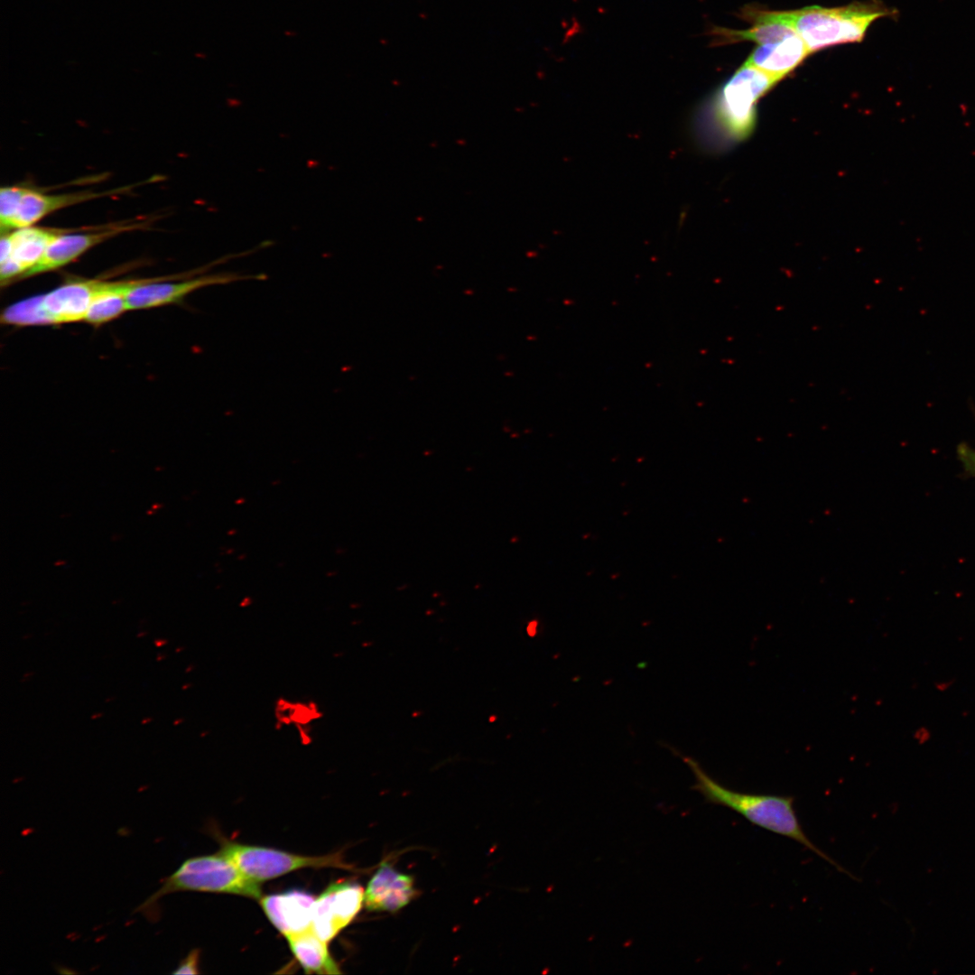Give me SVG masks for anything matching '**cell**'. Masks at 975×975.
Segmentation results:
<instances>
[{
    "mask_svg": "<svg viewBox=\"0 0 975 975\" xmlns=\"http://www.w3.org/2000/svg\"><path fill=\"white\" fill-rule=\"evenodd\" d=\"M179 891L228 893L258 900L262 896L260 882L248 878L235 863L218 852L185 859L172 874L162 880L161 887L135 912L154 923L160 916L159 900Z\"/></svg>",
    "mask_w": 975,
    "mask_h": 975,
    "instance_id": "4",
    "label": "cell"
},
{
    "mask_svg": "<svg viewBox=\"0 0 975 975\" xmlns=\"http://www.w3.org/2000/svg\"><path fill=\"white\" fill-rule=\"evenodd\" d=\"M24 190L25 187L21 186H7L1 188L0 224L2 233L6 232L9 223L18 209Z\"/></svg>",
    "mask_w": 975,
    "mask_h": 975,
    "instance_id": "17",
    "label": "cell"
},
{
    "mask_svg": "<svg viewBox=\"0 0 975 975\" xmlns=\"http://www.w3.org/2000/svg\"><path fill=\"white\" fill-rule=\"evenodd\" d=\"M781 14L809 51L814 52L837 44L861 42L874 21L896 16V10L879 0H869L840 7L807 6Z\"/></svg>",
    "mask_w": 975,
    "mask_h": 975,
    "instance_id": "3",
    "label": "cell"
},
{
    "mask_svg": "<svg viewBox=\"0 0 975 975\" xmlns=\"http://www.w3.org/2000/svg\"><path fill=\"white\" fill-rule=\"evenodd\" d=\"M810 53L802 38L795 33L775 42L759 44L744 64L757 68L779 81Z\"/></svg>",
    "mask_w": 975,
    "mask_h": 975,
    "instance_id": "13",
    "label": "cell"
},
{
    "mask_svg": "<svg viewBox=\"0 0 975 975\" xmlns=\"http://www.w3.org/2000/svg\"><path fill=\"white\" fill-rule=\"evenodd\" d=\"M290 950L305 973L339 974V966L330 955L327 942L311 928L285 937Z\"/></svg>",
    "mask_w": 975,
    "mask_h": 975,
    "instance_id": "16",
    "label": "cell"
},
{
    "mask_svg": "<svg viewBox=\"0 0 975 975\" xmlns=\"http://www.w3.org/2000/svg\"><path fill=\"white\" fill-rule=\"evenodd\" d=\"M155 279L104 281L103 285L94 297L84 320L91 325L98 326L119 317L125 311H128L126 302L128 292L134 287Z\"/></svg>",
    "mask_w": 975,
    "mask_h": 975,
    "instance_id": "15",
    "label": "cell"
},
{
    "mask_svg": "<svg viewBox=\"0 0 975 975\" xmlns=\"http://www.w3.org/2000/svg\"><path fill=\"white\" fill-rule=\"evenodd\" d=\"M417 894L411 875L382 862L368 882L364 904L367 911L395 913L407 905Z\"/></svg>",
    "mask_w": 975,
    "mask_h": 975,
    "instance_id": "11",
    "label": "cell"
},
{
    "mask_svg": "<svg viewBox=\"0 0 975 975\" xmlns=\"http://www.w3.org/2000/svg\"><path fill=\"white\" fill-rule=\"evenodd\" d=\"M776 82L767 73L743 64L698 116V135L701 137L716 132L721 138L735 142L748 137L756 124L758 99Z\"/></svg>",
    "mask_w": 975,
    "mask_h": 975,
    "instance_id": "2",
    "label": "cell"
},
{
    "mask_svg": "<svg viewBox=\"0 0 975 975\" xmlns=\"http://www.w3.org/2000/svg\"><path fill=\"white\" fill-rule=\"evenodd\" d=\"M138 225H118L98 232L86 234H59L48 246L42 257L22 278H28L59 269L76 260L91 247ZM21 278V279H22Z\"/></svg>",
    "mask_w": 975,
    "mask_h": 975,
    "instance_id": "10",
    "label": "cell"
},
{
    "mask_svg": "<svg viewBox=\"0 0 975 975\" xmlns=\"http://www.w3.org/2000/svg\"><path fill=\"white\" fill-rule=\"evenodd\" d=\"M103 283L95 279L65 283L47 293L8 306L5 320L14 326L59 325L84 320Z\"/></svg>",
    "mask_w": 975,
    "mask_h": 975,
    "instance_id": "5",
    "label": "cell"
},
{
    "mask_svg": "<svg viewBox=\"0 0 975 975\" xmlns=\"http://www.w3.org/2000/svg\"><path fill=\"white\" fill-rule=\"evenodd\" d=\"M200 956V949H197V948L192 949L187 954V956L179 962V965L177 966L176 970H173L172 973V974H198V973H200V970H199Z\"/></svg>",
    "mask_w": 975,
    "mask_h": 975,
    "instance_id": "18",
    "label": "cell"
},
{
    "mask_svg": "<svg viewBox=\"0 0 975 975\" xmlns=\"http://www.w3.org/2000/svg\"><path fill=\"white\" fill-rule=\"evenodd\" d=\"M218 853L235 863L248 878L263 882L304 868L351 869L341 852L303 856L276 849L223 842Z\"/></svg>",
    "mask_w": 975,
    "mask_h": 975,
    "instance_id": "6",
    "label": "cell"
},
{
    "mask_svg": "<svg viewBox=\"0 0 975 975\" xmlns=\"http://www.w3.org/2000/svg\"><path fill=\"white\" fill-rule=\"evenodd\" d=\"M957 456L965 471L975 477V450L962 442L957 447Z\"/></svg>",
    "mask_w": 975,
    "mask_h": 975,
    "instance_id": "19",
    "label": "cell"
},
{
    "mask_svg": "<svg viewBox=\"0 0 975 975\" xmlns=\"http://www.w3.org/2000/svg\"><path fill=\"white\" fill-rule=\"evenodd\" d=\"M109 192L78 191L65 194H44L25 188L18 209L10 221L6 232L32 226L56 210L107 195Z\"/></svg>",
    "mask_w": 975,
    "mask_h": 975,
    "instance_id": "14",
    "label": "cell"
},
{
    "mask_svg": "<svg viewBox=\"0 0 975 975\" xmlns=\"http://www.w3.org/2000/svg\"><path fill=\"white\" fill-rule=\"evenodd\" d=\"M365 891L354 881H336L316 897L311 929L323 941L333 940L359 913Z\"/></svg>",
    "mask_w": 975,
    "mask_h": 975,
    "instance_id": "7",
    "label": "cell"
},
{
    "mask_svg": "<svg viewBox=\"0 0 975 975\" xmlns=\"http://www.w3.org/2000/svg\"><path fill=\"white\" fill-rule=\"evenodd\" d=\"M316 897L302 889L262 896L259 904L272 924L285 937L311 928Z\"/></svg>",
    "mask_w": 975,
    "mask_h": 975,
    "instance_id": "9",
    "label": "cell"
},
{
    "mask_svg": "<svg viewBox=\"0 0 975 975\" xmlns=\"http://www.w3.org/2000/svg\"><path fill=\"white\" fill-rule=\"evenodd\" d=\"M61 232L38 227H25L9 232L10 257L0 264L2 285L14 282L31 270L42 257L50 243Z\"/></svg>",
    "mask_w": 975,
    "mask_h": 975,
    "instance_id": "12",
    "label": "cell"
},
{
    "mask_svg": "<svg viewBox=\"0 0 975 975\" xmlns=\"http://www.w3.org/2000/svg\"><path fill=\"white\" fill-rule=\"evenodd\" d=\"M681 757L694 775L695 784L692 789L702 794L708 803L729 808L754 825L799 842L833 865L839 871L850 875L805 834L797 818L793 796L733 791L710 776L692 757Z\"/></svg>",
    "mask_w": 975,
    "mask_h": 975,
    "instance_id": "1",
    "label": "cell"
},
{
    "mask_svg": "<svg viewBox=\"0 0 975 975\" xmlns=\"http://www.w3.org/2000/svg\"><path fill=\"white\" fill-rule=\"evenodd\" d=\"M98 716H101V713L96 714V716H93L92 719H96Z\"/></svg>",
    "mask_w": 975,
    "mask_h": 975,
    "instance_id": "21",
    "label": "cell"
},
{
    "mask_svg": "<svg viewBox=\"0 0 975 975\" xmlns=\"http://www.w3.org/2000/svg\"><path fill=\"white\" fill-rule=\"evenodd\" d=\"M167 279V277L157 278L134 287L126 296L128 311L180 303L190 293L203 287L228 284L244 280H262L266 279V275L222 272L173 283L165 282Z\"/></svg>",
    "mask_w": 975,
    "mask_h": 975,
    "instance_id": "8",
    "label": "cell"
},
{
    "mask_svg": "<svg viewBox=\"0 0 975 975\" xmlns=\"http://www.w3.org/2000/svg\"><path fill=\"white\" fill-rule=\"evenodd\" d=\"M165 644H166V640H162V639L155 640V645L157 646H159V647L162 646V645H165Z\"/></svg>",
    "mask_w": 975,
    "mask_h": 975,
    "instance_id": "20",
    "label": "cell"
}]
</instances>
